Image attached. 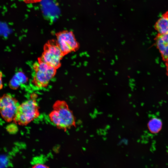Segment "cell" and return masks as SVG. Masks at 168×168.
Returning a JSON list of instances; mask_svg holds the SVG:
<instances>
[{
  "mask_svg": "<svg viewBox=\"0 0 168 168\" xmlns=\"http://www.w3.org/2000/svg\"><path fill=\"white\" fill-rule=\"evenodd\" d=\"M20 104L17 100L10 93L0 96V114L6 122L13 121Z\"/></svg>",
  "mask_w": 168,
  "mask_h": 168,
  "instance_id": "obj_5",
  "label": "cell"
},
{
  "mask_svg": "<svg viewBox=\"0 0 168 168\" xmlns=\"http://www.w3.org/2000/svg\"><path fill=\"white\" fill-rule=\"evenodd\" d=\"M28 3H36L40 2L42 0H22Z\"/></svg>",
  "mask_w": 168,
  "mask_h": 168,
  "instance_id": "obj_13",
  "label": "cell"
},
{
  "mask_svg": "<svg viewBox=\"0 0 168 168\" xmlns=\"http://www.w3.org/2000/svg\"><path fill=\"white\" fill-rule=\"evenodd\" d=\"M52 108L49 114V118L58 128L65 132L76 126L74 115L65 101H55Z\"/></svg>",
  "mask_w": 168,
  "mask_h": 168,
  "instance_id": "obj_1",
  "label": "cell"
},
{
  "mask_svg": "<svg viewBox=\"0 0 168 168\" xmlns=\"http://www.w3.org/2000/svg\"><path fill=\"white\" fill-rule=\"evenodd\" d=\"M58 44L64 56L77 51L80 45L72 31L64 30L55 34Z\"/></svg>",
  "mask_w": 168,
  "mask_h": 168,
  "instance_id": "obj_6",
  "label": "cell"
},
{
  "mask_svg": "<svg viewBox=\"0 0 168 168\" xmlns=\"http://www.w3.org/2000/svg\"><path fill=\"white\" fill-rule=\"evenodd\" d=\"M166 65L167 71V74L168 76V60L166 62Z\"/></svg>",
  "mask_w": 168,
  "mask_h": 168,
  "instance_id": "obj_14",
  "label": "cell"
},
{
  "mask_svg": "<svg viewBox=\"0 0 168 168\" xmlns=\"http://www.w3.org/2000/svg\"><path fill=\"white\" fill-rule=\"evenodd\" d=\"M37 60L32 65L34 73L32 82L38 88H45L55 75L57 69L39 59Z\"/></svg>",
  "mask_w": 168,
  "mask_h": 168,
  "instance_id": "obj_3",
  "label": "cell"
},
{
  "mask_svg": "<svg viewBox=\"0 0 168 168\" xmlns=\"http://www.w3.org/2000/svg\"><path fill=\"white\" fill-rule=\"evenodd\" d=\"M162 127V122L158 118H152L149 121L148 127L149 130L152 133H158L161 129Z\"/></svg>",
  "mask_w": 168,
  "mask_h": 168,
  "instance_id": "obj_10",
  "label": "cell"
},
{
  "mask_svg": "<svg viewBox=\"0 0 168 168\" xmlns=\"http://www.w3.org/2000/svg\"><path fill=\"white\" fill-rule=\"evenodd\" d=\"M3 74L2 72L0 70V90L2 89L3 86L2 78Z\"/></svg>",
  "mask_w": 168,
  "mask_h": 168,
  "instance_id": "obj_12",
  "label": "cell"
},
{
  "mask_svg": "<svg viewBox=\"0 0 168 168\" xmlns=\"http://www.w3.org/2000/svg\"><path fill=\"white\" fill-rule=\"evenodd\" d=\"M41 10L45 18L53 22L60 14L58 3L56 0H42L40 2Z\"/></svg>",
  "mask_w": 168,
  "mask_h": 168,
  "instance_id": "obj_7",
  "label": "cell"
},
{
  "mask_svg": "<svg viewBox=\"0 0 168 168\" xmlns=\"http://www.w3.org/2000/svg\"><path fill=\"white\" fill-rule=\"evenodd\" d=\"M155 44L162 58L166 62L168 60V34L158 33L155 39Z\"/></svg>",
  "mask_w": 168,
  "mask_h": 168,
  "instance_id": "obj_8",
  "label": "cell"
},
{
  "mask_svg": "<svg viewBox=\"0 0 168 168\" xmlns=\"http://www.w3.org/2000/svg\"><path fill=\"white\" fill-rule=\"evenodd\" d=\"M37 96L31 94L30 98L20 104L13 120L16 124L25 126L39 117L40 107L36 101Z\"/></svg>",
  "mask_w": 168,
  "mask_h": 168,
  "instance_id": "obj_2",
  "label": "cell"
},
{
  "mask_svg": "<svg viewBox=\"0 0 168 168\" xmlns=\"http://www.w3.org/2000/svg\"><path fill=\"white\" fill-rule=\"evenodd\" d=\"M63 57L56 40L51 39L44 44L42 55L37 59L57 70L61 66Z\"/></svg>",
  "mask_w": 168,
  "mask_h": 168,
  "instance_id": "obj_4",
  "label": "cell"
},
{
  "mask_svg": "<svg viewBox=\"0 0 168 168\" xmlns=\"http://www.w3.org/2000/svg\"><path fill=\"white\" fill-rule=\"evenodd\" d=\"M32 167L34 168H49V167L47 165L43 163H37L34 165Z\"/></svg>",
  "mask_w": 168,
  "mask_h": 168,
  "instance_id": "obj_11",
  "label": "cell"
},
{
  "mask_svg": "<svg viewBox=\"0 0 168 168\" xmlns=\"http://www.w3.org/2000/svg\"><path fill=\"white\" fill-rule=\"evenodd\" d=\"M155 29L159 34H168V11L163 14L154 25Z\"/></svg>",
  "mask_w": 168,
  "mask_h": 168,
  "instance_id": "obj_9",
  "label": "cell"
}]
</instances>
